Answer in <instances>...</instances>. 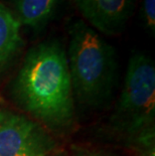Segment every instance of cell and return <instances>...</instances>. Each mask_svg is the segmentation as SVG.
<instances>
[{
    "label": "cell",
    "mask_w": 155,
    "mask_h": 156,
    "mask_svg": "<svg viewBox=\"0 0 155 156\" xmlns=\"http://www.w3.org/2000/svg\"><path fill=\"white\" fill-rule=\"evenodd\" d=\"M15 103L51 130L74 122L75 105L68 58L58 41H44L26 55L13 82Z\"/></svg>",
    "instance_id": "cell-1"
},
{
    "label": "cell",
    "mask_w": 155,
    "mask_h": 156,
    "mask_svg": "<svg viewBox=\"0 0 155 156\" xmlns=\"http://www.w3.org/2000/svg\"><path fill=\"white\" fill-rule=\"evenodd\" d=\"M68 66L72 94L82 105L96 109L107 104L116 81L115 51L83 21L70 29Z\"/></svg>",
    "instance_id": "cell-2"
},
{
    "label": "cell",
    "mask_w": 155,
    "mask_h": 156,
    "mask_svg": "<svg viewBox=\"0 0 155 156\" xmlns=\"http://www.w3.org/2000/svg\"><path fill=\"white\" fill-rule=\"evenodd\" d=\"M155 67L143 54L131 56L110 126L142 153L154 152Z\"/></svg>",
    "instance_id": "cell-3"
},
{
    "label": "cell",
    "mask_w": 155,
    "mask_h": 156,
    "mask_svg": "<svg viewBox=\"0 0 155 156\" xmlns=\"http://www.w3.org/2000/svg\"><path fill=\"white\" fill-rule=\"evenodd\" d=\"M55 146L54 139L37 122L0 111V156H51Z\"/></svg>",
    "instance_id": "cell-4"
},
{
    "label": "cell",
    "mask_w": 155,
    "mask_h": 156,
    "mask_svg": "<svg viewBox=\"0 0 155 156\" xmlns=\"http://www.w3.org/2000/svg\"><path fill=\"white\" fill-rule=\"evenodd\" d=\"M84 17L102 34H119L133 11V0H75Z\"/></svg>",
    "instance_id": "cell-5"
},
{
    "label": "cell",
    "mask_w": 155,
    "mask_h": 156,
    "mask_svg": "<svg viewBox=\"0 0 155 156\" xmlns=\"http://www.w3.org/2000/svg\"><path fill=\"white\" fill-rule=\"evenodd\" d=\"M22 44L20 22L0 4V76L11 65Z\"/></svg>",
    "instance_id": "cell-6"
},
{
    "label": "cell",
    "mask_w": 155,
    "mask_h": 156,
    "mask_svg": "<svg viewBox=\"0 0 155 156\" xmlns=\"http://www.w3.org/2000/svg\"><path fill=\"white\" fill-rule=\"evenodd\" d=\"M62 0H17L16 8L20 24L38 28L51 17Z\"/></svg>",
    "instance_id": "cell-7"
},
{
    "label": "cell",
    "mask_w": 155,
    "mask_h": 156,
    "mask_svg": "<svg viewBox=\"0 0 155 156\" xmlns=\"http://www.w3.org/2000/svg\"><path fill=\"white\" fill-rule=\"evenodd\" d=\"M144 18L147 26L152 32L155 29V0H143Z\"/></svg>",
    "instance_id": "cell-8"
},
{
    "label": "cell",
    "mask_w": 155,
    "mask_h": 156,
    "mask_svg": "<svg viewBox=\"0 0 155 156\" xmlns=\"http://www.w3.org/2000/svg\"><path fill=\"white\" fill-rule=\"evenodd\" d=\"M75 156H102V155H99V154H96V153H77Z\"/></svg>",
    "instance_id": "cell-9"
},
{
    "label": "cell",
    "mask_w": 155,
    "mask_h": 156,
    "mask_svg": "<svg viewBox=\"0 0 155 156\" xmlns=\"http://www.w3.org/2000/svg\"><path fill=\"white\" fill-rule=\"evenodd\" d=\"M139 156H154V152H153V153H142Z\"/></svg>",
    "instance_id": "cell-10"
},
{
    "label": "cell",
    "mask_w": 155,
    "mask_h": 156,
    "mask_svg": "<svg viewBox=\"0 0 155 156\" xmlns=\"http://www.w3.org/2000/svg\"><path fill=\"white\" fill-rule=\"evenodd\" d=\"M51 156H67L65 154H62V153H61V154H57V155H51Z\"/></svg>",
    "instance_id": "cell-11"
}]
</instances>
